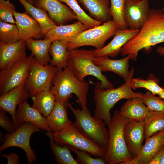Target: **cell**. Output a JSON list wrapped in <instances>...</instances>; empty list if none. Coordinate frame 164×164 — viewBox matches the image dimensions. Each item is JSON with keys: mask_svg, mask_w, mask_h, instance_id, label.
<instances>
[{"mask_svg": "<svg viewBox=\"0 0 164 164\" xmlns=\"http://www.w3.org/2000/svg\"><path fill=\"white\" fill-rule=\"evenodd\" d=\"M130 120L115 110L109 125V140L107 150L102 157L105 164H123L133 157L127 147L124 129Z\"/></svg>", "mask_w": 164, "mask_h": 164, "instance_id": "4", "label": "cell"}, {"mask_svg": "<svg viewBox=\"0 0 164 164\" xmlns=\"http://www.w3.org/2000/svg\"><path fill=\"white\" fill-rule=\"evenodd\" d=\"M162 11L164 12V7L162 9Z\"/></svg>", "mask_w": 164, "mask_h": 164, "instance_id": "46", "label": "cell"}, {"mask_svg": "<svg viewBox=\"0 0 164 164\" xmlns=\"http://www.w3.org/2000/svg\"><path fill=\"white\" fill-rule=\"evenodd\" d=\"M6 112L0 108V125L8 133L14 131L16 128L13 121H12L9 117L6 114Z\"/></svg>", "mask_w": 164, "mask_h": 164, "instance_id": "39", "label": "cell"}, {"mask_svg": "<svg viewBox=\"0 0 164 164\" xmlns=\"http://www.w3.org/2000/svg\"><path fill=\"white\" fill-rule=\"evenodd\" d=\"M69 41L65 40L53 41L50 46L49 53L51 58L50 64L58 69H63L67 66L70 53L67 48Z\"/></svg>", "mask_w": 164, "mask_h": 164, "instance_id": "27", "label": "cell"}, {"mask_svg": "<svg viewBox=\"0 0 164 164\" xmlns=\"http://www.w3.org/2000/svg\"><path fill=\"white\" fill-rule=\"evenodd\" d=\"M119 112L122 116L130 120L142 121H144L150 111L142 99L137 97L127 100L120 108Z\"/></svg>", "mask_w": 164, "mask_h": 164, "instance_id": "23", "label": "cell"}, {"mask_svg": "<svg viewBox=\"0 0 164 164\" xmlns=\"http://www.w3.org/2000/svg\"><path fill=\"white\" fill-rule=\"evenodd\" d=\"M131 57V54L119 59H111L107 56L94 57L93 61L100 67L102 72L114 73L121 77L125 81L128 78L130 72L129 62Z\"/></svg>", "mask_w": 164, "mask_h": 164, "instance_id": "21", "label": "cell"}, {"mask_svg": "<svg viewBox=\"0 0 164 164\" xmlns=\"http://www.w3.org/2000/svg\"><path fill=\"white\" fill-rule=\"evenodd\" d=\"M16 128L25 122H29L39 129L52 132L47 124L46 118L32 106L27 100L19 105L15 113Z\"/></svg>", "mask_w": 164, "mask_h": 164, "instance_id": "17", "label": "cell"}, {"mask_svg": "<svg viewBox=\"0 0 164 164\" xmlns=\"http://www.w3.org/2000/svg\"><path fill=\"white\" fill-rule=\"evenodd\" d=\"M30 4L34 5V0H25Z\"/></svg>", "mask_w": 164, "mask_h": 164, "instance_id": "44", "label": "cell"}, {"mask_svg": "<svg viewBox=\"0 0 164 164\" xmlns=\"http://www.w3.org/2000/svg\"><path fill=\"white\" fill-rule=\"evenodd\" d=\"M144 121L130 120L125 125L124 135L128 149L133 157L139 152L145 138Z\"/></svg>", "mask_w": 164, "mask_h": 164, "instance_id": "20", "label": "cell"}, {"mask_svg": "<svg viewBox=\"0 0 164 164\" xmlns=\"http://www.w3.org/2000/svg\"><path fill=\"white\" fill-rule=\"evenodd\" d=\"M139 29H118L112 40L100 49L94 50L95 57L107 56L114 58L121 52L122 47L129 40L136 36Z\"/></svg>", "mask_w": 164, "mask_h": 164, "instance_id": "15", "label": "cell"}, {"mask_svg": "<svg viewBox=\"0 0 164 164\" xmlns=\"http://www.w3.org/2000/svg\"><path fill=\"white\" fill-rule=\"evenodd\" d=\"M58 69L50 64L44 65L40 64L34 57L25 85L30 97L41 91L50 90L53 80Z\"/></svg>", "mask_w": 164, "mask_h": 164, "instance_id": "10", "label": "cell"}, {"mask_svg": "<svg viewBox=\"0 0 164 164\" xmlns=\"http://www.w3.org/2000/svg\"><path fill=\"white\" fill-rule=\"evenodd\" d=\"M29 97V93L24 84L20 85L1 95L0 108L10 114L15 126L16 108L27 100Z\"/></svg>", "mask_w": 164, "mask_h": 164, "instance_id": "19", "label": "cell"}, {"mask_svg": "<svg viewBox=\"0 0 164 164\" xmlns=\"http://www.w3.org/2000/svg\"><path fill=\"white\" fill-rule=\"evenodd\" d=\"M67 146L70 150L73 151L77 155V157L76 160L78 164H105L104 159L102 157L94 158L91 157L90 155V154L87 152L81 150L71 146Z\"/></svg>", "mask_w": 164, "mask_h": 164, "instance_id": "38", "label": "cell"}, {"mask_svg": "<svg viewBox=\"0 0 164 164\" xmlns=\"http://www.w3.org/2000/svg\"><path fill=\"white\" fill-rule=\"evenodd\" d=\"M75 118L74 124L87 138L92 141L105 152L108 145L109 133L105 124L102 120L93 117L87 108L76 109L69 102L67 104Z\"/></svg>", "mask_w": 164, "mask_h": 164, "instance_id": "6", "label": "cell"}, {"mask_svg": "<svg viewBox=\"0 0 164 164\" xmlns=\"http://www.w3.org/2000/svg\"><path fill=\"white\" fill-rule=\"evenodd\" d=\"M93 19L102 23L112 18L110 12V0H77Z\"/></svg>", "mask_w": 164, "mask_h": 164, "instance_id": "24", "label": "cell"}, {"mask_svg": "<svg viewBox=\"0 0 164 164\" xmlns=\"http://www.w3.org/2000/svg\"><path fill=\"white\" fill-rule=\"evenodd\" d=\"M131 87L133 90L145 88L153 94L158 95L163 90L162 87L159 85L158 78L153 74H150L146 80L140 77L133 78L131 80Z\"/></svg>", "mask_w": 164, "mask_h": 164, "instance_id": "33", "label": "cell"}, {"mask_svg": "<svg viewBox=\"0 0 164 164\" xmlns=\"http://www.w3.org/2000/svg\"><path fill=\"white\" fill-rule=\"evenodd\" d=\"M163 90L162 92L158 96L161 98L164 99V86L162 87Z\"/></svg>", "mask_w": 164, "mask_h": 164, "instance_id": "43", "label": "cell"}, {"mask_svg": "<svg viewBox=\"0 0 164 164\" xmlns=\"http://www.w3.org/2000/svg\"><path fill=\"white\" fill-rule=\"evenodd\" d=\"M118 29L114 20H109L79 34L68 43L67 49L72 50L85 46H92L96 49H101L108 39L115 35Z\"/></svg>", "mask_w": 164, "mask_h": 164, "instance_id": "7", "label": "cell"}, {"mask_svg": "<svg viewBox=\"0 0 164 164\" xmlns=\"http://www.w3.org/2000/svg\"><path fill=\"white\" fill-rule=\"evenodd\" d=\"M164 155V145L149 164H159L161 159Z\"/></svg>", "mask_w": 164, "mask_h": 164, "instance_id": "41", "label": "cell"}, {"mask_svg": "<svg viewBox=\"0 0 164 164\" xmlns=\"http://www.w3.org/2000/svg\"><path fill=\"white\" fill-rule=\"evenodd\" d=\"M65 3L74 12L77 19L88 29L101 25L102 23L87 14L79 5L77 0H59Z\"/></svg>", "mask_w": 164, "mask_h": 164, "instance_id": "32", "label": "cell"}, {"mask_svg": "<svg viewBox=\"0 0 164 164\" xmlns=\"http://www.w3.org/2000/svg\"><path fill=\"white\" fill-rule=\"evenodd\" d=\"M159 164H164V155L160 160Z\"/></svg>", "mask_w": 164, "mask_h": 164, "instance_id": "45", "label": "cell"}, {"mask_svg": "<svg viewBox=\"0 0 164 164\" xmlns=\"http://www.w3.org/2000/svg\"><path fill=\"white\" fill-rule=\"evenodd\" d=\"M164 42V12L150 9L149 16L138 34L122 48V56L132 55L131 59L136 61L139 52Z\"/></svg>", "mask_w": 164, "mask_h": 164, "instance_id": "1", "label": "cell"}, {"mask_svg": "<svg viewBox=\"0 0 164 164\" xmlns=\"http://www.w3.org/2000/svg\"><path fill=\"white\" fill-rule=\"evenodd\" d=\"M52 42L48 38L40 40L31 39L26 42V46L31 51V54L39 63L46 65L48 64L51 59L49 50Z\"/></svg>", "mask_w": 164, "mask_h": 164, "instance_id": "28", "label": "cell"}, {"mask_svg": "<svg viewBox=\"0 0 164 164\" xmlns=\"http://www.w3.org/2000/svg\"><path fill=\"white\" fill-rule=\"evenodd\" d=\"M88 28L79 21L69 25H57L45 36L52 41L65 40L69 42L74 37Z\"/></svg>", "mask_w": 164, "mask_h": 164, "instance_id": "25", "label": "cell"}, {"mask_svg": "<svg viewBox=\"0 0 164 164\" xmlns=\"http://www.w3.org/2000/svg\"><path fill=\"white\" fill-rule=\"evenodd\" d=\"M126 0H110V12L119 29H128L124 19V13Z\"/></svg>", "mask_w": 164, "mask_h": 164, "instance_id": "35", "label": "cell"}, {"mask_svg": "<svg viewBox=\"0 0 164 164\" xmlns=\"http://www.w3.org/2000/svg\"><path fill=\"white\" fill-rule=\"evenodd\" d=\"M39 130V128L31 123H23L13 132L4 135L3 142L0 147V152L10 147L19 148L25 152L28 163H33L36 161V157L31 147L30 140L32 134Z\"/></svg>", "mask_w": 164, "mask_h": 164, "instance_id": "9", "label": "cell"}, {"mask_svg": "<svg viewBox=\"0 0 164 164\" xmlns=\"http://www.w3.org/2000/svg\"><path fill=\"white\" fill-rule=\"evenodd\" d=\"M33 57V55L31 54L11 66L0 69L1 95L20 85H26Z\"/></svg>", "mask_w": 164, "mask_h": 164, "instance_id": "11", "label": "cell"}, {"mask_svg": "<svg viewBox=\"0 0 164 164\" xmlns=\"http://www.w3.org/2000/svg\"><path fill=\"white\" fill-rule=\"evenodd\" d=\"M66 104L61 102L56 101L53 109L46 117L48 126L53 133H58L73 123L68 117Z\"/></svg>", "mask_w": 164, "mask_h": 164, "instance_id": "22", "label": "cell"}, {"mask_svg": "<svg viewBox=\"0 0 164 164\" xmlns=\"http://www.w3.org/2000/svg\"><path fill=\"white\" fill-rule=\"evenodd\" d=\"M26 42L20 39L12 43L0 42V69L9 67L27 56Z\"/></svg>", "mask_w": 164, "mask_h": 164, "instance_id": "16", "label": "cell"}, {"mask_svg": "<svg viewBox=\"0 0 164 164\" xmlns=\"http://www.w3.org/2000/svg\"><path fill=\"white\" fill-rule=\"evenodd\" d=\"M46 134L50 138V146L55 159L59 164H77L76 159H74L70 150L66 145L61 146L56 143L52 137L48 132Z\"/></svg>", "mask_w": 164, "mask_h": 164, "instance_id": "31", "label": "cell"}, {"mask_svg": "<svg viewBox=\"0 0 164 164\" xmlns=\"http://www.w3.org/2000/svg\"><path fill=\"white\" fill-rule=\"evenodd\" d=\"M156 51L159 55L162 56H164V47L159 46L156 49Z\"/></svg>", "mask_w": 164, "mask_h": 164, "instance_id": "42", "label": "cell"}, {"mask_svg": "<svg viewBox=\"0 0 164 164\" xmlns=\"http://www.w3.org/2000/svg\"><path fill=\"white\" fill-rule=\"evenodd\" d=\"M31 97L32 107L45 117L49 115L56 103L55 96L50 90L41 91Z\"/></svg>", "mask_w": 164, "mask_h": 164, "instance_id": "29", "label": "cell"}, {"mask_svg": "<svg viewBox=\"0 0 164 164\" xmlns=\"http://www.w3.org/2000/svg\"><path fill=\"white\" fill-rule=\"evenodd\" d=\"M164 145V129L146 140L138 153L123 164H149Z\"/></svg>", "mask_w": 164, "mask_h": 164, "instance_id": "14", "label": "cell"}, {"mask_svg": "<svg viewBox=\"0 0 164 164\" xmlns=\"http://www.w3.org/2000/svg\"><path fill=\"white\" fill-rule=\"evenodd\" d=\"M144 122L145 138L146 140L157 132L164 129V112L150 111Z\"/></svg>", "mask_w": 164, "mask_h": 164, "instance_id": "30", "label": "cell"}, {"mask_svg": "<svg viewBox=\"0 0 164 164\" xmlns=\"http://www.w3.org/2000/svg\"><path fill=\"white\" fill-rule=\"evenodd\" d=\"M69 51L70 54L67 66L78 80L82 81L87 76H92L100 81V87L101 88H114L113 84L102 73L100 67L94 63L93 59L95 56L94 50L77 48Z\"/></svg>", "mask_w": 164, "mask_h": 164, "instance_id": "5", "label": "cell"}, {"mask_svg": "<svg viewBox=\"0 0 164 164\" xmlns=\"http://www.w3.org/2000/svg\"><path fill=\"white\" fill-rule=\"evenodd\" d=\"M1 157H5L8 159L7 164H19V157L15 153H11L8 154H3Z\"/></svg>", "mask_w": 164, "mask_h": 164, "instance_id": "40", "label": "cell"}, {"mask_svg": "<svg viewBox=\"0 0 164 164\" xmlns=\"http://www.w3.org/2000/svg\"><path fill=\"white\" fill-rule=\"evenodd\" d=\"M49 133L55 142L59 145L71 146L87 152L96 157L102 158L105 153L98 145L82 134L73 123L58 133Z\"/></svg>", "mask_w": 164, "mask_h": 164, "instance_id": "8", "label": "cell"}, {"mask_svg": "<svg viewBox=\"0 0 164 164\" xmlns=\"http://www.w3.org/2000/svg\"><path fill=\"white\" fill-rule=\"evenodd\" d=\"M20 40L16 25L0 21V42L10 44Z\"/></svg>", "mask_w": 164, "mask_h": 164, "instance_id": "34", "label": "cell"}, {"mask_svg": "<svg viewBox=\"0 0 164 164\" xmlns=\"http://www.w3.org/2000/svg\"><path fill=\"white\" fill-rule=\"evenodd\" d=\"M89 84L84 80H78L67 66L63 69H58L53 80L50 90L55 96L56 101L66 104L72 97V94H74L77 97L81 108H87Z\"/></svg>", "mask_w": 164, "mask_h": 164, "instance_id": "3", "label": "cell"}, {"mask_svg": "<svg viewBox=\"0 0 164 164\" xmlns=\"http://www.w3.org/2000/svg\"><path fill=\"white\" fill-rule=\"evenodd\" d=\"M134 73V69L130 70L128 78L125 83L116 88H101L100 82L95 84L94 100L95 109L94 116L102 120L108 126L111 117L110 111L116 103L123 99H130L138 97V92H134L131 87V82Z\"/></svg>", "mask_w": 164, "mask_h": 164, "instance_id": "2", "label": "cell"}, {"mask_svg": "<svg viewBox=\"0 0 164 164\" xmlns=\"http://www.w3.org/2000/svg\"><path fill=\"white\" fill-rule=\"evenodd\" d=\"M150 9L149 0H126L124 17L128 28L140 29L147 20Z\"/></svg>", "mask_w": 164, "mask_h": 164, "instance_id": "12", "label": "cell"}, {"mask_svg": "<svg viewBox=\"0 0 164 164\" xmlns=\"http://www.w3.org/2000/svg\"><path fill=\"white\" fill-rule=\"evenodd\" d=\"M22 5L26 12L39 24L41 32L45 36L52 29L57 25L53 21L45 9L36 7L25 0H18Z\"/></svg>", "mask_w": 164, "mask_h": 164, "instance_id": "26", "label": "cell"}, {"mask_svg": "<svg viewBox=\"0 0 164 164\" xmlns=\"http://www.w3.org/2000/svg\"><path fill=\"white\" fill-rule=\"evenodd\" d=\"M34 6L46 10L57 25L77 19L72 10L59 0H34Z\"/></svg>", "mask_w": 164, "mask_h": 164, "instance_id": "13", "label": "cell"}, {"mask_svg": "<svg viewBox=\"0 0 164 164\" xmlns=\"http://www.w3.org/2000/svg\"><path fill=\"white\" fill-rule=\"evenodd\" d=\"M13 15L20 39L26 42L31 39H38L44 36L39 23L26 12L20 13L15 10Z\"/></svg>", "mask_w": 164, "mask_h": 164, "instance_id": "18", "label": "cell"}, {"mask_svg": "<svg viewBox=\"0 0 164 164\" xmlns=\"http://www.w3.org/2000/svg\"><path fill=\"white\" fill-rule=\"evenodd\" d=\"M138 97L141 98L150 111L164 112V99L148 91L145 93L138 92Z\"/></svg>", "mask_w": 164, "mask_h": 164, "instance_id": "36", "label": "cell"}, {"mask_svg": "<svg viewBox=\"0 0 164 164\" xmlns=\"http://www.w3.org/2000/svg\"><path fill=\"white\" fill-rule=\"evenodd\" d=\"M15 11L14 5L9 0H0V19L3 21L15 24L13 12Z\"/></svg>", "mask_w": 164, "mask_h": 164, "instance_id": "37", "label": "cell"}]
</instances>
